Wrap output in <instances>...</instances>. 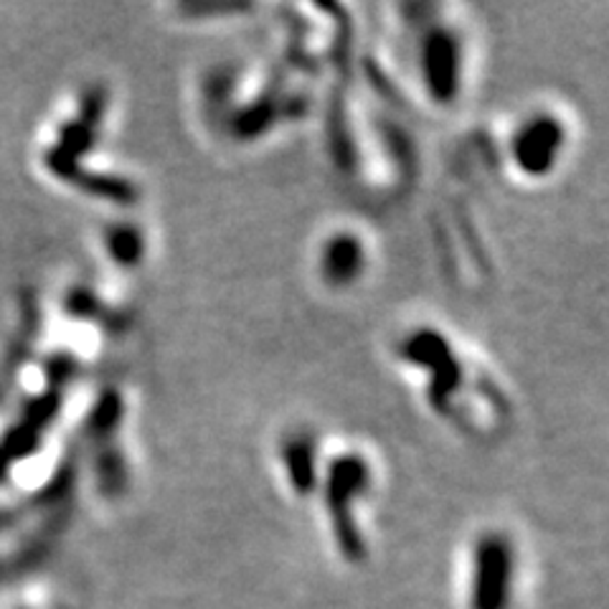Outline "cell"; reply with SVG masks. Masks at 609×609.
Returning a JSON list of instances; mask_svg holds the SVG:
<instances>
[{"mask_svg": "<svg viewBox=\"0 0 609 609\" xmlns=\"http://www.w3.org/2000/svg\"><path fill=\"white\" fill-rule=\"evenodd\" d=\"M518 597V552L503 531L480 534L470 552L465 609H513Z\"/></svg>", "mask_w": 609, "mask_h": 609, "instance_id": "obj_1", "label": "cell"}, {"mask_svg": "<svg viewBox=\"0 0 609 609\" xmlns=\"http://www.w3.org/2000/svg\"><path fill=\"white\" fill-rule=\"evenodd\" d=\"M328 513L330 531L340 556L346 561H361L366 556V542L356 518V501L368 491V465L356 454L333 462L328 473Z\"/></svg>", "mask_w": 609, "mask_h": 609, "instance_id": "obj_2", "label": "cell"}, {"mask_svg": "<svg viewBox=\"0 0 609 609\" xmlns=\"http://www.w3.org/2000/svg\"><path fill=\"white\" fill-rule=\"evenodd\" d=\"M566 145L561 119L552 115H534L523 123L511 143V156L523 176L544 178L559 162Z\"/></svg>", "mask_w": 609, "mask_h": 609, "instance_id": "obj_3", "label": "cell"}, {"mask_svg": "<svg viewBox=\"0 0 609 609\" xmlns=\"http://www.w3.org/2000/svg\"><path fill=\"white\" fill-rule=\"evenodd\" d=\"M419 69L429 94L450 105L462 87V46L450 29H432L419 46Z\"/></svg>", "mask_w": 609, "mask_h": 609, "instance_id": "obj_4", "label": "cell"}, {"mask_svg": "<svg viewBox=\"0 0 609 609\" xmlns=\"http://www.w3.org/2000/svg\"><path fill=\"white\" fill-rule=\"evenodd\" d=\"M405 358L432 374V391H429L432 405L437 409H442L444 401L450 405V399L458 393L462 384L460 361L450 348V343L444 340L440 333L422 330L405 340Z\"/></svg>", "mask_w": 609, "mask_h": 609, "instance_id": "obj_5", "label": "cell"}, {"mask_svg": "<svg viewBox=\"0 0 609 609\" xmlns=\"http://www.w3.org/2000/svg\"><path fill=\"white\" fill-rule=\"evenodd\" d=\"M321 270L328 285H350L364 272V244L354 234H336L323 246Z\"/></svg>", "mask_w": 609, "mask_h": 609, "instance_id": "obj_6", "label": "cell"}, {"mask_svg": "<svg viewBox=\"0 0 609 609\" xmlns=\"http://www.w3.org/2000/svg\"><path fill=\"white\" fill-rule=\"evenodd\" d=\"M282 460L287 462V475L293 491L300 495H307L315 491L317 473H315V442L311 437L300 434L287 440L285 450H282Z\"/></svg>", "mask_w": 609, "mask_h": 609, "instance_id": "obj_7", "label": "cell"}, {"mask_svg": "<svg viewBox=\"0 0 609 609\" xmlns=\"http://www.w3.org/2000/svg\"><path fill=\"white\" fill-rule=\"evenodd\" d=\"M109 249H113L117 262H133V260H137V254H140V244H137V237L130 229L117 231Z\"/></svg>", "mask_w": 609, "mask_h": 609, "instance_id": "obj_8", "label": "cell"}]
</instances>
